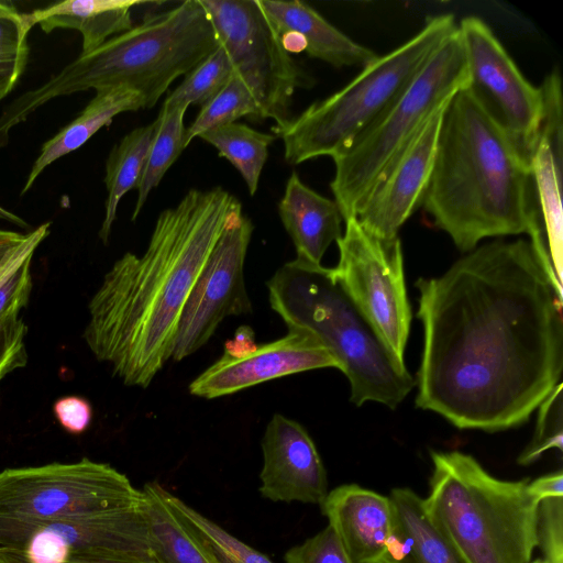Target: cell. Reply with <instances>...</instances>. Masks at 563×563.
Segmentation results:
<instances>
[{"instance_id": "obj_1", "label": "cell", "mask_w": 563, "mask_h": 563, "mask_svg": "<svg viewBox=\"0 0 563 563\" xmlns=\"http://www.w3.org/2000/svg\"><path fill=\"white\" fill-rule=\"evenodd\" d=\"M416 286L423 327L416 406L459 429L526 422L563 369V290L531 242L476 246Z\"/></svg>"}, {"instance_id": "obj_2", "label": "cell", "mask_w": 563, "mask_h": 563, "mask_svg": "<svg viewBox=\"0 0 563 563\" xmlns=\"http://www.w3.org/2000/svg\"><path fill=\"white\" fill-rule=\"evenodd\" d=\"M222 187L190 189L163 210L140 256L114 262L88 305L84 339L124 385L146 388L172 358L189 292L218 239L242 214Z\"/></svg>"}, {"instance_id": "obj_3", "label": "cell", "mask_w": 563, "mask_h": 563, "mask_svg": "<svg viewBox=\"0 0 563 563\" xmlns=\"http://www.w3.org/2000/svg\"><path fill=\"white\" fill-rule=\"evenodd\" d=\"M463 252L486 238L529 235L553 269L530 167L464 87L448 101L421 206Z\"/></svg>"}, {"instance_id": "obj_4", "label": "cell", "mask_w": 563, "mask_h": 563, "mask_svg": "<svg viewBox=\"0 0 563 563\" xmlns=\"http://www.w3.org/2000/svg\"><path fill=\"white\" fill-rule=\"evenodd\" d=\"M218 45L200 0L151 14L13 99L0 113V148L9 144L13 128L58 97L122 86L140 93L145 108H152L176 78L188 74Z\"/></svg>"}, {"instance_id": "obj_5", "label": "cell", "mask_w": 563, "mask_h": 563, "mask_svg": "<svg viewBox=\"0 0 563 563\" xmlns=\"http://www.w3.org/2000/svg\"><path fill=\"white\" fill-rule=\"evenodd\" d=\"M271 308L288 329L314 335L336 358L350 383L351 401L395 409L415 379L387 349L338 284L331 268L292 260L266 283Z\"/></svg>"}, {"instance_id": "obj_6", "label": "cell", "mask_w": 563, "mask_h": 563, "mask_svg": "<svg viewBox=\"0 0 563 563\" xmlns=\"http://www.w3.org/2000/svg\"><path fill=\"white\" fill-rule=\"evenodd\" d=\"M427 512L465 563H530L539 503L527 479L489 474L472 455L431 452Z\"/></svg>"}, {"instance_id": "obj_7", "label": "cell", "mask_w": 563, "mask_h": 563, "mask_svg": "<svg viewBox=\"0 0 563 563\" xmlns=\"http://www.w3.org/2000/svg\"><path fill=\"white\" fill-rule=\"evenodd\" d=\"M456 30L453 14L428 18L417 34L362 68L342 89L273 130L283 140L286 162L297 165L319 156L333 158L342 152L405 90Z\"/></svg>"}, {"instance_id": "obj_8", "label": "cell", "mask_w": 563, "mask_h": 563, "mask_svg": "<svg viewBox=\"0 0 563 563\" xmlns=\"http://www.w3.org/2000/svg\"><path fill=\"white\" fill-rule=\"evenodd\" d=\"M467 84L457 29L405 90L332 158L335 172L330 187L344 222L355 217L377 178L420 126Z\"/></svg>"}, {"instance_id": "obj_9", "label": "cell", "mask_w": 563, "mask_h": 563, "mask_svg": "<svg viewBox=\"0 0 563 563\" xmlns=\"http://www.w3.org/2000/svg\"><path fill=\"white\" fill-rule=\"evenodd\" d=\"M143 492L87 457L0 471V551L34 529L68 517L141 507Z\"/></svg>"}, {"instance_id": "obj_10", "label": "cell", "mask_w": 563, "mask_h": 563, "mask_svg": "<svg viewBox=\"0 0 563 563\" xmlns=\"http://www.w3.org/2000/svg\"><path fill=\"white\" fill-rule=\"evenodd\" d=\"M234 73L246 84L261 108V119L284 126L290 106L307 80L284 48L258 0H200Z\"/></svg>"}, {"instance_id": "obj_11", "label": "cell", "mask_w": 563, "mask_h": 563, "mask_svg": "<svg viewBox=\"0 0 563 563\" xmlns=\"http://www.w3.org/2000/svg\"><path fill=\"white\" fill-rule=\"evenodd\" d=\"M336 241L339 262L332 275L383 343L404 361L411 310L407 297L400 240H380L355 218Z\"/></svg>"}, {"instance_id": "obj_12", "label": "cell", "mask_w": 563, "mask_h": 563, "mask_svg": "<svg viewBox=\"0 0 563 563\" xmlns=\"http://www.w3.org/2000/svg\"><path fill=\"white\" fill-rule=\"evenodd\" d=\"M457 29L468 69L466 88L530 167L542 118L541 88L525 78L482 19L464 18Z\"/></svg>"}, {"instance_id": "obj_13", "label": "cell", "mask_w": 563, "mask_h": 563, "mask_svg": "<svg viewBox=\"0 0 563 563\" xmlns=\"http://www.w3.org/2000/svg\"><path fill=\"white\" fill-rule=\"evenodd\" d=\"M253 223L243 213L232 220L214 244L181 311L172 358L183 361L200 350L231 316L252 313L244 264Z\"/></svg>"}, {"instance_id": "obj_14", "label": "cell", "mask_w": 563, "mask_h": 563, "mask_svg": "<svg viewBox=\"0 0 563 563\" xmlns=\"http://www.w3.org/2000/svg\"><path fill=\"white\" fill-rule=\"evenodd\" d=\"M2 552L21 563H74L120 556L162 559L142 506L49 522Z\"/></svg>"}, {"instance_id": "obj_15", "label": "cell", "mask_w": 563, "mask_h": 563, "mask_svg": "<svg viewBox=\"0 0 563 563\" xmlns=\"http://www.w3.org/2000/svg\"><path fill=\"white\" fill-rule=\"evenodd\" d=\"M446 103L420 126L358 206L354 218L375 238L397 239L401 225L421 206Z\"/></svg>"}, {"instance_id": "obj_16", "label": "cell", "mask_w": 563, "mask_h": 563, "mask_svg": "<svg viewBox=\"0 0 563 563\" xmlns=\"http://www.w3.org/2000/svg\"><path fill=\"white\" fill-rule=\"evenodd\" d=\"M340 364L311 333L288 329L286 335L240 358L223 355L197 376L188 387L196 397L213 399L279 377Z\"/></svg>"}, {"instance_id": "obj_17", "label": "cell", "mask_w": 563, "mask_h": 563, "mask_svg": "<svg viewBox=\"0 0 563 563\" xmlns=\"http://www.w3.org/2000/svg\"><path fill=\"white\" fill-rule=\"evenodd\" d=\"M260 493L273 501L320 505L328 495V478L318 450L297 421L275 413L263 439Z\"/></svg>"}, {"instance_id": "obj_18", "label": "cell", "mask_w": 563, "mask_h": 563, "mask_svg": "<svg viewBox=\"0 0 563 563\" xmlns=\"http://www.w3.org/2000/svg\"><path fill=\"white\" fill-rule=\"evenodd\" d=\"M543 109L539 134L530 158L544 238L558 279L562 283L563 214L561 202L563 159V103L561 77L551 71L542 85Z\"/></svg>"}, {"instance_id": "obj_19", "label": "cell", "mask_w": 563, "mask_h": 563, "mask_svg": "<svg viewBox=\"0 0 563 563\" xmlns=\"http://www.w3.org/2000/svg\"><path fill=\"white\" fill-rule=\"evenodd\" d=\"M320 508L352 563H379L390 528L388 496L345 484L328 492Z\"/></svg>"}, {"instance_id": "obj_20", "label": "cell", "mask_w": 563, "mask_h": 563, "mask_svg": "<svg viewBox=\"0 0 563 563\" xmlns=\"http://www.w3.org/2000/svg\"><path fill=\"white\" fill-rule=\"evenodd\" d=\"M389 533L379 563H465L412 489L394 488L389 496Z\"/></svg>"}, {"instance_id": "obj_21", "label": "cell", "mask_w": 563, "mask_h": 563, "mask_svg": "<svg viewBox=\"0 0 563 563\" xmlns=\"http://www.w3.org/2000/svg\"><path fill=\"white\" fill-rule=\"evenodd\" d=\"M277 208L295 245L296 260L321 265L328 247L343 234L344 220L336 202L308 187L292 172Z\"/></svg>"}, {"instance_id": "obj_22", "label": "cell", "mask_w": 563, "mask_h": 563, "mask_svg": "<svg viewBox=\"0 0 563 563\" xmlns=\"http://www.w3.org/2000/svg\"><path fill=\"white\" fill-rule=\"evenodd\" d=\"M258 4L278 35L294 32L305 38V52L309 57L335 68L361 69L378 57L374 51L354 42L302 1L258 0Z\"/></svg>"}, {"instance_id": "obj_23", "label": "cell", "mask_w": 563, "mask_h": 563, "mask_svg": "<svg viewBox=\"0 0 563 563\" xmlns=\"http://www.w3.org/2000/svg\"><path fill=\"white\" fill-rule=\"evenodd\" d=\"M140 0H66L25 13L29 24L45 33L73 29L82 35L80 54H87L132 26L131 9Z\"/></svg>"}, {"instance_id": "obj_24", "label": "cell", "mask_w": 563, "mask_h": 563, "mask_svg": "<svg viewBox=\"0 0 563 563\" xmlns=\"http://www.w3.org/2000/svg\"><path fill=\"white\" fill-rule=\"evenodd\" d=\"M139 109H145V102L136 91L122 86L96 90L95 97L81 112L42 145L21 196L32 188L48 165L81 147L101 128L109 125L115 115Z\"/></svg>"}, {"instance_id": "obj_25", "label": "cell", "mask_w": 563, "mask_h": 563, "mask_svg": "<svg viewBox=\"0 0 563 563\" xmlns=\"http://www.w3.org/2000/svg\"><path fill=\"white\" fill-rule=\"evenodd\" d=\"M157 482L143 486V512L153 543L165 563H217L194 531L164 500Z\"/></svg>"}, {"instance_id": "obj_26", "label": "cell", "mask_w": 563, "mask_h": 563, "mask_svg": "<svg viewBox=\"0 0 563 563\" xmlns=\"http://www.w3.org/2000/svg\"><path fill=\"white\" fill-rule=\"evenodd\" d=\"M153 130V122L132 130L113 146L107 158L104 184L108 195L104 203V218L99 230V238L104 244L109 241L121 199L139 186Z\"/></svg>"}, {"instance_id": "obj_27", "label": "cell", "mask_w": 563, "mask_h": 563, "mask_svg": "<svg viewBox=\"0 0 563 563\" xmlns=\"http://www.w3.org/2000/svg\"><path fill=\"white\" fill-rule=\"evenodd\" d=\"M187 107L162 106L156 120L145 166L137 186L136 203L132 213L135 221L151 191L158 186L169 167L185 147L184 124Z\"/></svg>"}, {"instance_id": "obj_28", "label": "cell", "mask_w": 563, "mask_h": 563, "mask_svg": "<svg viewBox=\"0 0 563 563\" xmlns=\"http://www.w3.org/2000/svg\"><path fill=\"white\" fill-rule=\"evenodd\" d=\"M199 137L216 147L219 155L236 168L250 195L254 196L275 136L233 122L211 129Z\"/></svg>"}, {"instance_id": "obj_29", "label": "cell", "mask_w": 563, "mask_h": 563, "mask_svg": "<svg viewBox=\"0 0 563 563\" xmlns=\"http://www.w3.org/2000/svg\"><path fill=\"white\" fill-rule=\"evenodd\" d=\"M164 500L198 534L217 563H273L266 555L240 541L184 500L161 489Z\"/></svg>"}, {"instance_id": "obj_30", "label": "cell", "mask_w": 563, "mask_h": 563, "mask_svg": "<svg viewBox=\"0 0 563 563\" xmlns=\"http://www.w3.org/2000/svg\"><path fill=\"white\" fill-rule=\"evenodd\" d=\"M51 224L45 222L27 232L25 239L0 263V318L27 305L32 290V258L48 236Z\"/></svg>"}, {"instance_id": "obj_31", "label": "cell", "mask_w": 563, "mask_h": 563, "mask_svg": "<svg viewBox=\"0 0 563 563\" xmlns=\"http://www.w3.org/2000/svg\"><path fill=\"white\" fill-rule=\"evenodd\" d=\"M243 117L261 119V108L250 88L234 73L224 87L201 106L200 112L186 129L185 147L209 130Z\"/></svg>"}, {"instance_id": "obj_32", "label": "cell", "mask_w": 563, "mask_h": 563, "mask_svg": "<svg viewBox=\"0 0 563 563\" xmlns=\"http://www.w3.org/2000/svg\"><path fill=\"white\" fill-rule=\"evenodd\" d=\"M31 29L25 13L0 1V100L12 92L26 68Z\"/></svg>"}, {"instance_id": "obj_33", "label": "cell", "mask_w": 563, "mask_h": 563, "mask_svg": "<svg viewBox=\"0 0 563 563\" xmlns=\"http://www.w3.org/2000/svg\"><path fill=\"white\" fill-rule=\"evenodd\" d=\"M234 69L224 48L219 44L206 58L185 75L184 80L165 99L170 107L205 104L233 76Z\"/></svg>"}, {"instance_id": "obj_34", "label": "cell", "mask_w": 563, "mask_h": 563, "mask_svg": "<svg viewBox=\"0 0 563 563\" xmlns=\"http://www.w3.org/2000/svg\"><path fill=\"white\" fill-rule=\"evenodd\" d=\"M559 383L539 405L538 420L533 437L518 456V464L528 466L551 450H563V397Z\"/></svg>"}, {"instance_id": "obj_35", "label": "cell", "mask_w": 563, "mask_h": 563, "mask_svg": "<svg viewBox=\"0 0 563 563\" xmlns=\"http://www.w3.org/2000/svg\"><path fill=\"white\" fill-rule=\"evenodd\" d=\"M537 547L544 563H563V497L542 499L537 512Z\"/></svg>"}, {"instance_id": "obj_36", "label": "cell", "mask_w": 563, "mask_h": 563, "mask_svg": "<svg viewBox=\"0 0 563 563\" xmlns=\"http://www.w3.org/2000/svg\"><path fill=\"white\" fill-rule=\"evenodd\" d=\"M13 309L0 318V382L27 363L25 336L27 327Z\"/></svg>"}, {"instance_id": "obj_37", "label": "cell", "mask_w": 563, "mask_h": 563, "mask_svg": "<svg viewBox=\"0 0 563 563\" xmlns=\"http://www.w3.org/2000/svg\"><path fill=\"white\" fill-rule=\"evenodd\" d=\"M284 559L286 563H352L330 525L303 543L290 548Z\"/></svg>"}, {"instance_id": "obj_38", "label": "cell", "mask_w": 563, "mask_h": 563, "mask_svg": "<svg viewBox=\"0 0 563 563\" xmlns=\"http://www.w3.org/2000/svg\"><path fill=\"white\" fill-rule=\"evenodd\" d=\"M53 412L60 427L70 434H81L92 420L90 402L79 396L58 398L53 405Z\"/></svg>"}, {"instance_id": "obj_39", "label": "cell", "mask_w": 563, "mask_h": 563, "mask_svg": "<svg viewBox=\"0 0 563 563\" xmlns=\"http://www.w3.org/2000/svg\"><path fill=\"white\" fill-rule=\"evenodd\" d=\"M527 490L538 503L545 498L563 497L562 470L540 476L532 482H528Z\"/></svg>"}, {"instance_id": "obj_40", "label": "cell", "mask_w": 563, "mask_h": 563, "mask_svg": "<svg viewBox=\"0 0 563 563\" xmlns=\"http://www.w3.org/2000/svg\"><path fill=\"white\" fill-rule=\"evenodd\" d=\"M257 347L254 331L249 325H241L236 329L233 338L225 341L224 354L240 358L251 354Z\"/></svg>"}, {"instance_id": "obj_41", "label": "cell", "mask_w": 563, "mask_h": 563, "mask_svg": "<svg viewBox=\"0 0 563 563\" xmlns=\"http://www.w3.org/2000/svg\"><path fill=\"white\" fill-rule=\"evenodd\" d=\"M26 233L0 229V263L25 239Z\"/></svg>"}, {"instance_id": "obj_42", "label": "cell", "mask_w": 563, "mask_h": 563, "mask_svg": "<svg viewBox=\"0 0 563 563\" xmlns=\"http://www.w3.org/2000/svg\"><path fill=\"white\" fill-rule=\"evenodd\" d=\"M279 37L287 53L298 54L306 51L307 44L301 35L294 32H285Z\"/></svg>"}, {"instance_id": "obj_43", "label": "cell", "mask_w": 563, "mask_h": 563, "mask_svg": "<svg viewBox=\"0 0 563 563\" xmlns=\"http://www.w3.org/2000/svg\"><path fill=\"white\" fill-rule=\"evenodd\" d=\"M74 563H165L158 558H145V556H120V558H104L95 559L87 561H79Z\"/></svg>"}, {"instance_id": "obj_44", "label": "cell", "mask_w": 563, "mask_h": 563, "mask_svg": "<svg viewBox=\"0 0 563 563\" xmlns=\"http://www.w3.org/2000/svg\"><path fill=\"white\" fill-rule=\"evenodd\" d=\"M0 220L12 223L22 229L30 228V224L24 219H22L18 214L13 213L12 211L8 210L1 203H0Z\"/></svg>"}, {"instance_id": "obj_45", "label": "cell", "mask_w": 563, "mask_h": 563, "mask_svg": "<svg viewBox=\"0 0 563 563\" xmlns=\"http://www.w3.org/2000/svg\"><path fill=\"white\" fill-rule=\"evenodd\" d=\"M0 563H13L3 552L0 551Z\"/></svg>"}, {"instance_id": "obj_46", "label": "cell", "mask_w": 563, "mask_h": 563, "mask_svg": "<svg viewBox=\"0 0 563 563\" xmlns=\"http://www.w3.org/2000/svg\"><path fill=\"white\" fill-rule=\"evenodd\" d=\"M2 552V551H1ZM13 563H21L18 559H15L14 556H12L11 554L7 553V552H3Z\"/></svg>"}, {"instance_id": "obj_47", "label": "cell", "mask_w": 563, "mask_h": 563, "mask_svg": "<svg viewBox=\"0 0 563 563\" xmlns=\"http://www.w3.org/2000/svg\"><path fill=\"white\" fill-rule=\"evenodd\" d=\"M530 563H544L542 559H537L534 561H531Z\"/></svg>"}]
</instances>
